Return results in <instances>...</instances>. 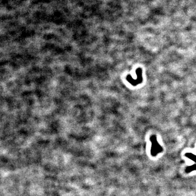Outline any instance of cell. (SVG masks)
<instances>
[{
    "label": "cell",
    "mask_w": 196,
    "mask_h": 196,
    "mask_svg": "<svg viewBox=\"0 0 196 196\" xmlns=\"http://www.w3.org/2000/svg\"><path fill=\"white\" fill-rule=\"evenodd\" d=\"M151 140L152 142V147H151V152L152 155L155 156L156 154L159 153V152H160L162 151V147L160 146L156 141V136L154 135L151 136Z\"/></svg>",
    "instance_id": "1"
},
{
    "label": "cell",
    "mask_w": 196,
    "mask_h": 196,
    "mask_svg": "<svg viewBox=\"0 0 196 196\" xmlns=\"http://www.w3.org/2000/svg\"><path fill=\"white\" fill-rule=\"evenodd\" d=\"M190 172L191 171H194L196 169V165H194V166H192L191 167H190Z\"/></svg>",
    "instance_id": "2"
}]
</instances>
